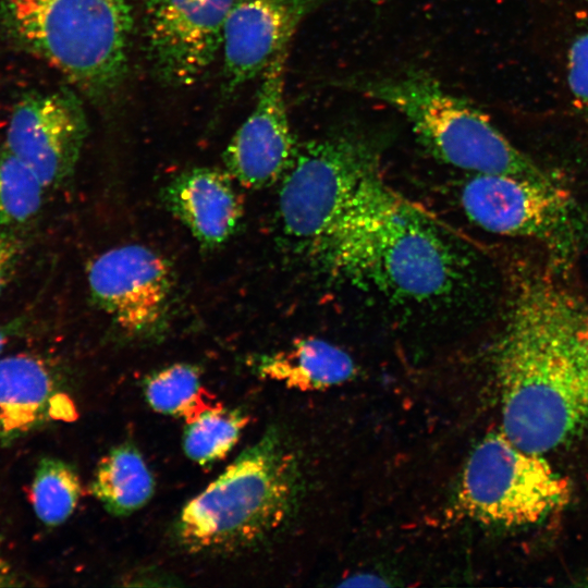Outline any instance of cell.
Segmentation results:
<instances>
[{
    "instance_id": "6da1fadb",
    "label": "cell",
    "mask_w": 588,
    "mask_h": 588,
    "mask_svg": "<svg viewBox=\"0 0 588 588\" xmlns=\"http://www.w3.org/2000/svg\"><path fill=\"white\" fill-rule=\"evenodd\" d=\"M560 273L518 271L493 353L501 430L541 454L588 431V299Z\"/></svg>"
},
{
    "instance_id": "7a4b0ae2",
    "label": "cell",
    "mask_w": 588,
    "mask_h": 588,
    "mask_svg": "<svg viewBox=\"0 0 588 588\" xmlns=\"http://www.w3.org/2000/svg\"><path fill=\"white\" fill-rule=\"evenodd\" d=\"M315 249L333 271L389 297L418 303L445 296L464 269L440 228L380 173L367 181Z\"/></svg>"
},
{
    "instance_id": "3957f363",
    "label": "cell",
    "mask_w": 588,
    "mask_h": 588,
    "mask_svg": "<svg viewBox=\"0 0 588 588\" xmlns=\"http://www.w3.org/2000/svg\"><path fill=\"white\" fill-rule=\"evenodd\" d=\"M295 454L271 428L181 510L173 536L193 554L255 547L292 516L301 491Z\"/></svg>"
},
{
    "instance_id": "277c9868",
    "label": "cell",
    "mask_w": 588,
    "mask_h": 588,
    "mask_svg": "<svg viewBox=\"0 0 588 588\" xmlns=\"http://www.w3.org/2000/svg\"><path fill=\"white\" fill-rule=\"evenodd\" d=\"M7 32L87 97L109 100L127 72L131 0H3Z\"/></svg>"
},
{
    "instance_id": "5b68a950",
    "label": "cell",
    "mask_w": 588,
    "mask_h": 588,
    "mask_svg": "<svg viewBox=\"0 0 588 588\" xmlns=\"http://www.w3.org/2000/svg\"><path fill=\"white\" fill-rule=\"evenodd\" d=\"M343 83L401 112L420 143L448 164L473 174H552L516 148L481 111L424 71Z\"/></svg>"
},
{
    "instance_id": "8992f818",
    "label": "cell",
    "mask_w": 588,
    "mask_h": 588,
    "mask_svg": "<svg viewBox=\"0 0 588 588\" xmlns=\"http://www.w3.org/2000/svg\"><path fill=\"white\" fill-rule=\"evenodd\" d=\"M571 495L569 482L544 454L522 448L500 430L471 450L454 505L467 519L512 528L542 522L564 509Z\"/></svg>"
},
{
    "instance_id": "52a82bcc",
    "label": "cell",
    "mask_w": 588,
    "mask_h": 588,
    "mask_svg": "<svg viewBox=\"0 0 588 588\" xmlns=\"http://www.w3.org/2000/svg\"><path fill=\"white\" fill-rule=\"evenodd\" d=\"M461 206L479 228L503 236L529 240L562 272L578 257L586 240L584 213L553 174L526 176L475 173L461 189Z\"/></svg>"
},
{
    "instance_id": "ba28073f",
    "label": "cell",
    "mask_w": 588,
    "mask_h": 588,
    "mask_svg": "<svg viewBox=\"0 0 588 588\" xmlns=\"http://www.w3.org/2000/svg\"><path fill=\"white\" fill-rule=\"evenodd\" d=\"M378 173L377 143L364 133L341 131L296 146L279 193L285 234L315 247Z\"/></svg>"
},
{
    "instance_id": "9c48e42d",
    "label": "cell",
    "mask_w": 588,
    "mask_h": 588,
    "mask_svg": "<svg viewBox=\"0 0 588 588\" xmlns=\"http://www.w3.org/2000/svg\"><path fill=\"white\" fill-rule=\"evenodd\" d=\"M237 0H144L147 59L167 85L199 81L221 51L226 19Z\"/></svg>"
},
{
    "instance_id": "30bf717a",
    "label": "cell",
    "mask_w": 588,
    "mask_h": 588,
    "mask_svg": "<svg viewBox=\"0 0 588 588\" xmlns=\"http://www.w3.org/2000/svg\"><path fill=\"white\" fill-rule=\"evenodd\" d=\"M91 298L127 335L146 338L161 331L173 289L168 261L144 245H123L89 266Z\"/></svg>"
},
{
    "instance_id": "8fae6325",
    "label": "cell",
    "mask_w": 588,
    "mask_h": 588,
    "mask_svg": "<svg viewBox=\"0 0 588 588\" xmlns=\"http://www.w3.org/2000/svg\"><path fill=\"white\" fill-rule=\"evenodd\" d=\"M87 130L83 106L72 91L33 94L15 106L5 147L36 172L46 188L52 187L73 173Z\"/></svg>"
},
{
    "instance_id": "7c38bea8",
    "label": "cell",
    "mask_w": 588,
    "mask_h": 588,
    "mask_svg": "<svg viewBox=\"0 0 588 588\" xmlns=\"http://www.w3.org/2000/svg\"><path fill=\"white\" fill-rule=\"evenodd\" d=\"M286 60L287 49L262 72L255 107L223 152L228 172L247 188L283 177L296 148L284 98Z\"/></svg>"
},
{
    "instance_id": "4fadbf2b",
    "label": "cell",
    "mask_w": 588,
    "mask_h": 588,
    "mask_svg": "<svg viewBox=\"0 0 588 588\" xmlns=\"http://www.w3.org/2000/svg\"><path fill=\"white\" fill-rule=\"evenodd\" d=\"M320 0H237L224 26L223 87L231 94L262 74Z\"/></svg>"
},
{
    "instance_id": "5bb4252c",
    "label": "cell",
    "mask_w": 588,
    "mask_h": 588,
    "mask_svg": "<svg viewBox=\"0 0 588 588\" xmlns=\"http://www.w3.org/2000/svg\"><path fill=\"white\" fill-rule=\"evenodd\" d=\"M73 414L60 375L47 358L33 353L0 356V449Z\"/></svg>"
},
{
    "instance_id": "9a60e30c",
    "label": "cell",
    "mask_w": 588,
    "mask_h": 588,
    "mask_svg": "<svg viewBox=\"0 0 588 588\" xmlns=\"http://www.w3.org/2000/svg\"><path fill=\"white\" fill-rule=\"evenodd\" d=\"M232 179L228 171L199 167L180 173L163 188L166 207L203 247H220L240 225L243 204Z\"/></svg>"
},
{
    "instance_id": "2e32d148",
    "label": "cell",
    "mask_w": 588,
    "mask_h": 588,
    "mask_svg": "<svg viewBox=\"0 0 588 588\" xmlns=\"http://www.w3.org/2000/svg\"><path fill=\"white\" fill-rule=\"evenodd\" d=\"M262 377L299 391L340 385L357 372L355 362L341 347L318 338L298 339L287 348L265 356L258 366Z\"/></svg>"
},
{
    "instance_id": "e0dca14e",
    "label": "cell",
    "mask_w": 588,
    "mask_h": 588,
    "mask_svg": "<svg viewBox=\"0 0 588 588\" xmlns=\"http://www.w3.org/2000/svg\"><path fill=\"white\" fill-rule=\"evenodd\" d=\"M155 481L139 451L131 443L112 448L98 463L90 492L117 516L143 507L152 497Z\"/></svg>"
},
{
    "instance_id": "ac0fdd59",
    "label": "cell",
    "mask_w": 588,
    "mask_h": 588,
    "mask_svg": "<svg viewBox=\"0 0 588 588\" xmlns=\"http://www.w3.org/2000/svg\"><path fill=\"white\" fill-rule=\"evenodd\" d=\"M146 401L158 413L192 422L204 413L221 406L200 381L196 366L174 364L148 376L144 382Z\"/></svg>"
},
{
    "instance_id": "d6986e66",
    "label": "cell",
    "mask_w": 588,
    "mask_h": 588,
    "mask_svg": "<svg viewBox=\"0 0 588 588\" xmlns=\"http://www.w3.org/2000/svg\"><path fill=\"white\" fill-rule=\"evenodd\" d=\"M82 493L81 481L73 466L53 457L42 458L30 487L32 505L46 526L64 523L74 512Z\"/></svg>"
},
{
    "instance_id": "ffe728a7",
    "label": "cell",
    "mask_w": 588,
    "mask_h": 588,
    "mask_svg": "<svg viewBox=\"0 0 588 588\" xmlns=\"http://www.w3.org/2000/svg\"><path fill=\"white\" fill-rule=\"evenodd\" d=\"M248 422L241 409H210L188 422L183 436V449L188 458L200 466H209L233 449Z\"/></svg>"
},
{
    "instance_id": "44dd1931",
    "label": "cell",
    "mask_w": 588,
    "mask_h": 588,
    "mask_svg": "<svg viewBox=\"0 0 588 588\" xmlns=\"http://www.w3.org/2000/svg\"><path fill=\"white\" fill-rule=\"evenodd\" d=\"M45 188L28 164L7 147L0 148V226L32 220L41 207Z\"/></svg>"
},
{
    "instance_id": "7402d4cb",
    "label": "cell",
    "mask_w": 588,
    "mask_h": 588,
    "mask_svg": "<svg viewBox=\"0 0 588 588\" xmlns=\"http://www.w3.org/2000/svg\"><path fill=\"white\" fill-rule=\"evenodd\" d=\"M566 75L574 106L588 118V21L568 47Z\"/></svg>"
},
{
    "instance_id": "603a6c76",
    "label": "cell",
    "mask_w": 588,
    "mask_h": 588,
    "mask_svg": "<svg viewBox=\"0 0 588 588\" xmlns=\"http://www.w3.org/2000/svg\"><path fill=\"white\" fill-rule=\"evenodd\" d=\"M23 252L22 241L0 226V295L10 282Z\"/></svg>"
},
{
    "instance_id": "cb8c5ba5",
    "label": "cell",
    "mask_w": 588,
    "mask_h": 588,
    "mask_svg": "<svg viewBox=\"0 0 588 588\" xmlns=\"http://www.w3.org/2000/svg\"><path fill=\"white\" fill-rule=\"evenodd\" d=\"M27 326V318L19 316L0 323V355L4 347L21 335Z\"/></svg>"
},
{
    "instance_id": "d4e9b609",
    "label": "cell",
    "mask_w": 588,
    "mask_h": 588,
    "mask_svg": "<svg viewBox=\"0 0 588 588\" xmlns=\"http://www.w3.org/2000/svg\"><path fill=\"white\" fill-rule=\"evenodd\" d=\"M24 584L23 577L7 559L0 546V587H19Z\"/></svg>"
}]
</instances>
